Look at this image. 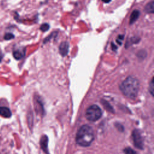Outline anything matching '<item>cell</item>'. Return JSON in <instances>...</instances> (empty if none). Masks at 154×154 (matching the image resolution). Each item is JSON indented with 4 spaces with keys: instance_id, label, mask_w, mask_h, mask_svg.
Returning a JSON list of instances; mask_svg holds the SVG:
<instances>
[{
    "instance_id": "cell-13",
    "label": "cell",
    "mask_w": 154,
    "mask_h": 154,
    "mask_svg": "<svg viewBox=\"0 0 154 154\" xmlns=\"http://www.w3.org/2000/svg\"><path fill=\"white\" fill-rule=\"evenodd\" d=\"M49 25L47 23H45V24H43L42 25H41V26L40 27V30L43 31V32H46L47 31H48V30L49 29Z\"/></svg>"
},
{
    "instance_id": "cell-7",
    "label": "cell",
    "mask_w": 154,
    "mask_h": 154,
    "mask_svg": "<svg viewBox=\"0 0 154 154\" xmlns=\"http://www.w3.org/2000/svg\"><path fill=\"white\" fill-rule=\"evenodd\" d=\"M140 16V11L138 10H134L132 14L130 16V24L132 25L139 18Z\"/></svg>"
},
{
    "instance_id": "cell-10",
    "label": "cell",
    "mask_w": 154,
    "mask_h": 154,
    "mask_svg": "<svg viewBox=\"0 0 154 154\" xmlns=\"http://www.w3.org/2000/svg\"><path fill=\"white\" fill-rule=\"evenodd\" d=\"M145 11L148 14H153L154 13V2L152 1L148 3L145 8Z\"/></svg>"
},
{
    "instance_id": "cell-2",
    "label": "cell",
    "mask_w": 154,
    "mask_h": 154,
    "mask_svg": "<svg viewBox=\"0 0 154 154\" xmlns=\"http://www.w3.org/2000/svg\"><path fill=\"white\" fill-rule=\"evenodd\" d=\"M94 140L93 128L89 125H83L76 135V142L81 146L87 147L91 145Z\"/></svg>"
},
{
    "instance_id": "cell-16",
    "label": "cell",
    "mask_w": 154,
    "mask_h": 154,
    "mask_svg": "<svg viewBox=\"0 0 154 154\" xmlns=\"http://www.w3.org/2000/svg\"><path fill=\"white\" fill-rule=\"evenodd\" d=\"M124 39V35H119V36L118 37L117 39H116V42L119 45H121L122 42V41Z\"/></svg>"
},
{
    "instance_id": "cell-3",
    "label": "cell",
    "mask_w": 154,
    "mask_h": 154,
    "mask_svg": "<svg viewBox=\"0 0 154 154\" xmlns=\"http://www.w3.org/2000/svg\"><path fill=\"white\" fill-rule=\"evenodd\" d=\"M102 116V111L101 108L96 105L90 106L86 110V118L91 122H94L99 120Z\"/></svg>"
},
{
    "instance_id": "cell-5",
    "label": "cell",
    "mask_w": 154,
    "mask_h": 154,
    "mask_svg": "<svg viewBox=\"0 0 154 154\" xmlns=\"http://www.w3.org/2000/svg\"><path fill=\"white\" fill-rule=\"evenodd\" d=\"M69 49V44L68 42L65 41L60 43L59 46V52L61 56L65 57L68 55Z\"/></svg>"
},
{
    "instance_id": "cell-11",
    "label": "cell",
    "mask_w": 154,
    "mask_h": 154,
    "mask_svg": "<svg viewBox=\"0 0 154 154\" xmlns=\"http://www.w3.org/2000/svg\"><path fill=\"white\" fill-rule=\"evenodd\" d=\"M58 35V32L57 31H54L53 33H51L50 35L47 36L43 41V43H46L50 41L51 38H53L54 37H56Z\"/></svg>"
},
{
    "instance_id": "cell-8",
    "label": "cell",
    "mask_w": 154,
    "mask_h": 154,
    "mask_svg": "<svg viewBox=\"0 0 154 154\" xmlns=\"http://www.w3.org/2000/svg\"><path fill=\"white\" fill-rule=\"evenodd\" d=\"M48 138L46 135L42 136L41 139V146L45 152H48Z\"/></svg>"
},
{
    "instance_id": "cell-21",
    "label": "cell",
    "mask_w": 154,
    "mask_h": 154,
    "mask_svg": "<svg viewBox=\"0 0 154 154\" xmlns=\"http://www.w3.org/2000/svg\"><path fill=\"white\" fill-rule=\"evenodd\" d=\"M3 55L2 54H0V63L1 62V61L3 60Z\"/></svg>"
},
{
    "instance_id": "cell-20",
    "label": "cell",
    "mask_w": 154,
    "mask_h": 154,
    "mask_svg": "<svg viewBox=\"0 0 154 154\" xmlns=\"http://www.w3.org/2000/svg\"><path fill=\"white\" fill-rule=\"evenodd\" d=\"M102 1L104 2L105 3H109L111 1V0H102Z\"/></svg>"
},
{
    "instance_id": "cell-9",
    "label": "cell",
    "mask_w": 154,
    "mask_h": 154,
    "mask_svg": "<svg viewBox=\"0 0 154 154\" xmlns=\"http://www.w3.org/2000/svg\"><path fill=\"white\" fill-rule=\"evenodd\" d=\"M24 55H25L24 52H22V51H21V50H15L14 51V53H13L14 57L17 60H19L22 59L24 57Z\"/></svg>"
},
{
    "instance_id": "cell-12",
    "label": "cell",
    "mask_w": 154,
    "mask_h": 154,
    "mask_svg": "<svg viewBox=\"0 0 154 154\" xmlns=\"http://www.w3.org/2000/svg\"><path fill=\"white\" fill-rule=\"evenodd\" d=\"M140 41V38H139L138 37H131L129 41H128V42H126V44H128V43H129L130 42L132 44H136V43H138Z\"/></svg>"
},
{
    "instance_id": "cell-15",
    "label": "cell",
    "mask_w": 154,
    "mask_h": 154,
    "mask_svg": "<svg viewBox=\"0 0 154 154\" xmlns=\"http://www.w3.org/2000/svg\"><path fill=\"white\" fill-rule=\"evenodd\" d=\"M124 152L125 154H137L135 150L130 148H127L124 150Z\"/></svg>"
},
{
    "instance_id": "cell-19",
    "label": "cell",
    "mask_w": 154,
    "mask_h": 154,
    "mask_svg": "<svg viewBox=\"0 0 154 154\" xmlns=\"http://www.w3.org/2000/svg\"><path fill=\"white\" fill-rule=\"evenodd\" d=\"M111 48H112L113 50H114V51H115L116 49H117V46H116V45H114V43L113 42L111 43Z\"/></svg>"
},
{
    "instance_id": "cell-1",
    "label": "cell",
    "mask_w": 154,
    "mask_h": 154,
    "mask_svg": "<svg viewBox=\"0 0 154 154\" xmlns=\"http://www.w3.org/2000/svg\"><path fill=\"white\" fill-rule=\"evenodd\" d=\"M139 82L133 76H128L120 86L122 92L127 98L134 99L137 97L139 92Z\"/></svg>"
},
{
    "instance_id": "cell-17",
    "label": "cell",
    "mask_w": 154,
    "mask_h": 154,
    "mask_svg": "<svg viewBox=\"0 0 154 154\" xmlns=\"http://www.w3.org/2000/svg\"><path fill=\"white\" fill-rule=\"evenodd\" d=\"M149 91L152 95H153V80L152 79L149 85Z\"/></svg>"
},
{
    "instance_id": "cell-4",
    "label": "cell",
    "mask_w": 154,
    "mask_h": 154,
    "mask_svg": "<svg viewBox=\"0 0 154 154\" xmlns=\"http://www.w3.org/2000/svg\"><path fill=\"white\" fill-rule=\"evenodd\" d=\"M133 139L134 146L140 149L143 148V140L138 130H134L133 133Z\"/></svg>"
},
{
    "instance_id": "cell-18",
    "label": "cell",
    "mask_w": 154,
    "mask_h": 154,
    "mask_svg": "<svg viewBox=\"0 0 154 154\" xmlns=\"http://www.w3.org/2000/svg\"><path fill=\"white\" fill-rule=\"evenodd\" d=\"M145 54H146V51H144V50H142V51H140L138 52V56L139 57H143V58H145L146 57V56H145Z\"/></svg>"
},
{
    "instance_id": "cell-14",
    "label": "cell",
    "mask_w": 154,
    "mask_h": 154,
    "mask_svg": "<svg viewBox=\"0 0 154 154\" xmlns=\"http://www.w3.org/2000/svg\"><path fill=\"white\" fill-rule=\"evenodd\" d=\"M14 38H15L14 34H12V33H6L4 36V38L6 41H10Z\"/></svg>"
},
{
    "instance_id": "cell-6",
    "label": "cell",
    "mask_w": 154,
    "mask_h": 154,
    "mask_svg": "<svg viewBox=\"0 0 154 154\" xmlns=\"http://www.w3.org/2000/svg\"><path fill=\"white\" fill-rule=\"evenodd\" d=\"M0 116L4 118H10L11 117L12 113L9 108L7 107H0Z\"/></svg>"
}]
</instances>
